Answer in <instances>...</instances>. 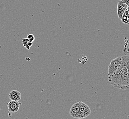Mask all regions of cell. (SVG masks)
<instances>
[{"mask_svg": "<svg viewBox=\"0 0 129 119\" xmlns=\"http://www.w3.org/2000/svg\"><path fill=\"white\" fill-rule=\"evenodd\" d=\"M109 82L116 88L126 90L129 88V71L125 65L121 62L118 71L108 77Z\"/></svg>", "mask_w": 129, "mask_h": 119, "instance_id": "6da1fadb", "label": "cell"}, {"mask_svg": "<svg viewBox=\"0 0 129 119\" xmlns=\"http://www.w3.org/2000/svg\"><path fill=\"white\" fill-rule=\"evenodd\" d=\"M121 63V57H116L112 60L108 67V77L111 76L119 70Z\"/></svg>", "mask_w": 129, "mask_h": 119, "instance_id": "7a4b0ae2", "label": "cell"}, {"mask_svg": "<svg viewBox=\"0 0 129 119\" xmlns=\"http://www.w3.org/2000/svg\"><path fill=\"white\" fill-rule=\"evenodd\" d=\"M80 102H78L73 104L71 107L70 111V115L76 119H81L80 113Z\"/></svg>", "mask_w": 129, "mask_h": 119, "instance_id": "3957f363", "label": "cell"}, {"mask_svg": "<svg viewBox=\"0 0 129 119\" xmlns=\"http://www.w3.org/2000/svg\"><path fill=\"white\" fill-rule=\"evenodd\" d=\"M80 113L81 119L86 118L91 113V110L89 107L82 101H80Z\"/></svg>", "mask_w": 129, "mask_h": 119, "instance_id": "277c9868", "label": "cell"}, {"mask_svg": "<svg viewBox=\"0 0 129 119\" xmlns=\"http://www.w3.org/2000/svg\"><path fill=\"white\" fill-rule=\"evenodd\" d=\"M127 8V6L124 3H123V0L119 1L118 2L117 11L118 17L120 19H121L122 16L123 15L124 12H125V11L126 10Z\"/></svg>", "mask_w": 129, "mask_h": 119, "instance_id": "5b68a950", "label": "cell"}, {"mask_svg": "<svg viewBox=\"0 0 129 119\" xmlns=\"http://www.w3.org/2000/svg\"><path fill=\"white\" fill-rule=\"evenodd\" d=\"M21 105V103L18 101L11 100L8 104V110L10 112L15 113L18 111Z\"/></svg>", "mask_w": 129, "mask_h": 119, "instance_id": "8992f818", "label": "cell"}, {"mask_svg": "<svg viewBox=\"0 0 129 119\" xmlns=\"http://www.w3.org/2000/svg\"><path fill=\"white\" fill-rule=\"evenodd\" d=\"M9 98L11 100L19 101L21 98V94L18 91L13 90L10 92Z\"/></svg>", "mask_w": 129, "mask_h": 119, "instance_id": "52a82bcc", "label": "cell"}, {"mask_svg": "<svg viewBox=\"0 0 129 119\" xmlns=\"http://www.w3.org/2000/svg\"><path fill=\"white\" fill-rule=\"evenodd\" d=\"M122 22L125 24H129V14L127 9L125 11L120 19Z\"/></svg>", "mask_w": 129, "mask_h": 119, "instance_id": "ba28073f", "label": "cell"}, {"mask_svg": "<svg viewBox=\"0 0 129 119\" xmlns=\"http://www.w3.org/2000/svg\"><path fill=\"white\" fill-rule=\"evenodd\" d=\"M121 62L126 66L129 71V55H124L122 56Z\"/></svg>", "mask_w": 129, "mask_h": 119, "instance_id": "9c48e42d", "label": "cell"}, {"mask_svg": "<svg viewBox=\"0 0 129 119\" xmlns=\"http://www.w3.org/2000/svg\"><path fill=\"white\" fill-rule=\"evenodd\" d=\"M22 43H23V46L25 47L26 49H28V50L30 49V47L28 45V43L30 41L27 38H25V39L23 38V39H22Z\"/></svg>", "mask_w": 129, "mask_h": 119, "instance_id": "30bf717a", "label": "cell"}, {"mask_svg": "<svg viewBox=\"0 0 129 119\" xmlns=\"http://www.w3.org/2000/svg\"><path fill=\"white\" fill-rule=\"evenodd\" d=\"M27 38L32 42H33L35 39V36L33 34H28V35H27Z\"/></svg>", "mask_w": 129, "mask_h": 119, "instance_id": "8fae6325", "label": "cell"}, {"mask_svg": "<svg viewBox=\"0 0 129 119\" xmlns=\"http://www.w3.org/2000/svg\"><path fill=\"white\" fill-rule=\"evenodd\" d=\"M123 2L128 7H129V0H123Z\"/></svg>", "mask_w": 129, "mask_h": 119, "instance_id": "7c38bea8", "label": "cell"}, {"mask_svg": "<svg viewBox=\"0 0 129 119\" xmlns=\"http://www.w3.org/2000/svg\"><path fill=\"white\" fill-rule=\"evenodd\" d=\"M127 11H128V13L129 14V7H128L127 8Z\"/></svg>", "mask_w": 129, "mask_h": 119, "instance_id": "4fadbf2b", "label": "cell"}]
</instances>
